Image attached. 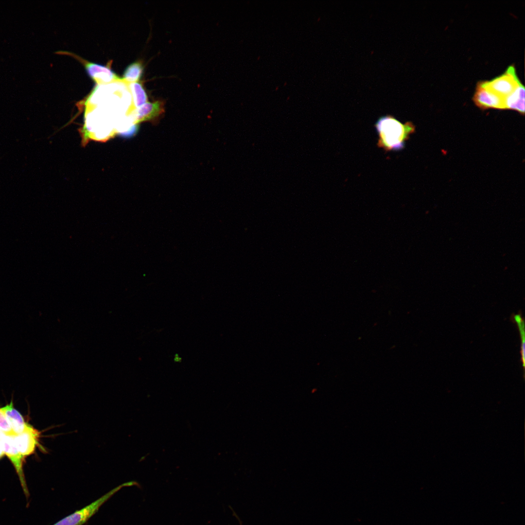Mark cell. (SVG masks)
<instances>
[{
	"instance_id": "obj_1",
	"label": "cell",
	"mask_w": 525,
	"mask_h": 525,
	"mask_svg": "<svg viewBox=\"0 0 525 525\" xmlns=\"http://www.w3.org/2000/svg\"><path fill=\"white\" fill-rule=\"evenodd\" d=\"M375 126L379 136L378 146L385 151L403 149L405 141L415 131L411 122L403 124L391 115L381 117Z\"/></svg>"
},
{
	"instance_id": "obj_2",
	"label": "cell",
	"mask_w": 525,
	"mask_h": 525,
	"mask_svg": "<svg viewBox=\"0 0 525 525\" xmlns=\"http://www.w3.org/2000/svg\"><path fill=\"white\" fill-rule=\"evenodd\" d=\"M135 484L129 482L119 486L83 508L64 518L53 525H83L99 510V508L115 493L125 486Z\"/></svg>"
},
{
	"instance_id": "obj_3",
	"label": "cell",
	"mask_w": 525,
	"mask_h": 525,
	"mask_svg": "<svg viewBox=\"0 0 525 525\" xmlns=\"http://www.w3.org/2000/svg\"><path fill=\"white\" fill-rule=\"evenodd\" d=\"M0 444L2 447L5 455L10 460L16 470L23 493L27 501H28L30 497V492L23 471V462L24 457L18 450L13 435H7L0 431Z\"/></svg>"
},
{
	"instance_id": "obj_4",
	"label": "cell",
	"mask_w": 525,
	"mask_h": 525,
	"mask_svg": "<svg viewBox=\"0 0 525 525\" xmlns=\"http://www.w3.org/2000/svg\"><path fill=\"white\" fill-rule=\"evenodd\" d=\"M520 83L513 66L508 67L502 75L489 81L481 82L484 87L503 98L511 93Z\"/></svg>"
},
{
	"instance_id": "obj_5",
	"label": "cell",
	"mask_w": 525,
	"mask_h": 525,
	"mask_svg": "<svg viewBox=\"0 0 525 525\" xmlns=\"http://www.w3.org/2000/svg\"><path fill=\"white\" fill-rule=\"evenodd\" d=\"M39 432L28 424L20 434L13 435L15 445L24 457L32 455L38 443Z\"/></svg>"
},
{
	"instance_id": "obj_6",
	"label": "cell",
	"mask_w": 525,
	"mask_h": 525,
	"mask_svg": "<svg viewBox=\"0 0 525 525\" xmlns=\"http://www.w3.org/2000/svg\"><path fill=\"white\" fill-rule=\"evenodd\" d=\"M473 99L475 105L483 109H504L503 98L484 87L481 82L477 85Z\"/></svg>"
},
{
	"instance_id": "obj_7",
	"label": "cell",
	"mask_w": 525,
	"mask_h": 525,
	"mask_svg": "<svg viewBox=\"0 0 525 525\" xmlns=\"http://www.w3.org/2000/svg\"><path fill=\"white\" fill-rule=\"evenodd\" d=\"M82 62L89 77L98 84H105L121 80L108 66L87 61Z\"/></svg>"
},
{
	"instance_id": "obj_8",
	"label": "cell",
	"mask_w": 525,
	"mask_h": 525,
	"mask_svg": "<svg viewBox=\"0 0 525 525\" xmlns=\"http://www.w3.org/2000/svg\"><path fill=\"white\" fill-rule=\"evenodd\" d=\"M163 105V102L160 101L146 102L135 110L133 117L136 123L158 117L164 112Z\"/></svg>"
},
{
	"instance_id": "obj_9",
	"label": "cell",
	"mask_w": 525,
	"mask_h": 525,
	"mask_svg": "<svg viewBox=\"0 0 525 525\" xmlns=\"http://www.w3.org/2000/svg\"><path fill=\"white\" fill-rule=\"evenodd\" d=\"M0 408L5 415L14 435L24 430L28 423L20 413L14 407L13 401Z\"/></svg>"
},
{
	"instance_id": "obj_10",
	"label": "cell",
	"mask_w": 525,
	"mask_h": 525,
	"mask_svg": "<svg viewBox=\"0 0 525 525\" xmlns=\"http://www.w3.org/2000/svg\"><path fill=\"white\" fill-rule=\"evenodd\" d=\"M503 104L504 109H513L524 113L525 87L521 82L511 93L503 98Z\"/></svg>"
},
{
	"instance_id": "obj_11",
	"label": "cell",
	"mask_w": 525,
	"mask_h": 525,
	"mask_svg": "<svg viewBox=\"0 0 525 525\" xmlns=\"http://www.w3.org/2000/svg\"><path fill=\"white\" fill-rule=\"evenodd\" d=\"M143 67L140 62H134L129 65L123 73V80L131 83L137 82L141 77Z\"/></svg>"
},
{
	"instance_id": "obj_12",
	"label": "cell",
	"mask_w": 525,
	"mask_h": 525,
	"mask_svg": "<svg viewBox=\"0 0 525 525\" xmlns=\"http://www.w3.org/2000/svg\"><path fill=\"white\" fill-rule=\"evenodd\" d=\"M134 105L138 108L147 102V96L142 85L139 82L130 84Z\"/></svg>"
},
{
	"instance_id": "obj_13",
	"label": "cell",
	"mask_w": 525,
	"mask_h": 525,
	"mask_svg": "<svg viewBox=\"0 0 525 525\" xmlns=\"http://www.w3.org/2000/svg\"><path fill=\"white\" fill-rule=\"evenodd\" d=\"M514 319L516 322L520 332V335L521 338V353L522 361L524 368H525V323L521 315H515L514 316Z\"/></svg>"
},
{
	"instance_id": "obj_14",
	"label": "cell",
	"mask_w": 525,
	"mask_h": 525,
	"mask_svg": "<svg viewBox=\"0 0 525 525\" xmlns=\"http://www.w3.org/2000/svg\"><path fill=\"white\" fill-rule=\"evenodd\" d=\"M0 431L9 435H14L7 419L0 408Z\"/></svg>"
},
{
	"instance_id": "obj_15",
	"label": "cell",
	"mask_w": 525,
	"mask_h": 525,
	"mask_svg": "<svg viewBox=\"0 0 525 525\" xmlns=\"http://www.w3.org/2000/svg\"><path fill=\"white\" fill-rule=\"evenodd\" d=\"M182 361V358L179 356L178 354H175L174 357V361L175 362H180Z\"/></svg>"
},
{
	"instance_id": "obj_16",
	"label": "cell",
	"mask_w": 525,
	"mask_h": 525,
	"mask_svg": "<svg viewBox=\"0 0 525 525\" xmlns=\"http://www.w3.org/2000/svg\"><path fill=\"white\" fill-rule=\"evenodd\" d=\"M4 455H5V454L1 444H0V459H1Z\"/></svg>"
},
{
	"instance_id": "obj_17",
	"label": "cell",
	"mask_w": 525,
	"mask_h": 525,
	"mask_svg": "<svg viewBox=\"0 0 525 525\" xmlns=\"http://www.w3.org/2000/svg\"><path fill=\"white\" fill-rule=\"evenodd\" d=\"M278 88H279V87H278H278H277L276 88V90H278Z\"/></svg>"
}]
</instances>
